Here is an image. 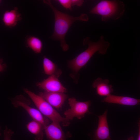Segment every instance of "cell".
I'll return each instance as SVG.
<instances>
[{"label":"cell","mask_w":140,"mask_h":140,"mask_svg":"<svg viewBox=\"0 0 140 140\" xmlns=\"http://www.w3.org/2000/svg\"><path fill=\"white\" fill-rule=\"evenodd\" d=\"M68 103L70 108L64 113L65 118L67 120H72L74 117L79 119L83 118L88 111L91 103L90 101L81 102L77 101L74 97L68 99Z\"/></svg>","instance_id":"5"},{"label":"cell","mask_w":140,"mask_h":140,"mask_svg":"<svg viewBox=\"0 0 140 140\" xmlns=\"http://www.w3.org/2000/svg\"><path fill=\"white\" fill-rule=\"evenodd\" d=\"M28 131L35 136V140H42L43 138V130L44 127L40 123L34 120L29 123L26 125Z\"/></svg>","instance_id":"15"},{"label":"cell","mask_w":140,"mask_h":140,"mask_svg":"<svg viewBox=\"0 0 140 140\" xmlns=\"http://www.w3.org/2000/svg\"><path fill=\"white\" fill-rule=\"evenodd\" d=\"M109 80L106 79H103L98 78L93 82L92 86L95 88L97 94L101 96H108L114 91L113 86L109 85Z\"/></svg>","instance_id":"12"},{"label":"cell","mask_w":140,"mask_h":140,"mask_svg":"<svg viewBox=\"0 0 140 140\" xmlns=\"http://www.w3.org/2000/svg\"><path fill=\"white\" fill-rule=\"evenodd\" d=\"M134 138L133 137L131 136L128 139V140H133Z\"/></svg>","instance_id":"22"},{"label":"cell","mask_w":140,"mask_h":140,"mask_svg":"<svg viewBox=\"0 0 140 140\" xmlns=\"http://www.w3.org/2000/svg\"><path fill=\"white\" fill-rule=\"evenodd\" d=\"M21 19L20 14L18 12L17 8H15L11 10L5 11L2 20L5 26L11 28L15 26Z\"/></svg>","instance_id":"13"},{"label":"cell","mask_w":140,"mask_h":140,"mask_svg":"<svg viewBox=\"0 0 140 140\" xmlns=\"http://www.w3.org/2000/svg\"><path fill=\"white\" fill-rule=\"evenodd\" d=\"M83 44L87 45V48L68 62V67L73 72L71 75L72 78L78 74L79 71L86 64L96 52L102 55L106 54L110 43L106 41L104 37L102 35L99 40L96 42L91 41L89 37H86L83 39Z\"/></svg>","instance_id":"2"},{"label":"cell","mask_w":140,"mask_h":140,"mask_svg":"<svg viewBox=\"0 0 140 140\" xmlns=\"http://www.w3.org/2000/svg\"><path fill=\"white\" fill-rule=\"evenodd\" d=\"M0 2H1V1L0 0Z\"/></svg>","instance_id":"24"},{"label":"cell","mask_w":140,"mask_h":140,"mask_svg":"<svg viewBox=\"0 0 140 140\" xmlns=\"http://www.w3.org/2000/svg\"><path fill=\"white\" fill-rule=\"evenodd\" d=\"M0 130H1V127H0V136H1V132H0Z\"/></svg>","instance_id":"23"},{"label":"cell","mask_w":140,"mask_h":140,"mask_svg":"<svg viewBox=\"0 0 140 140\" xmlns=\"http://www.w3.org/2000/svg\"><path fill=\"white\" fill-rule=\"evenodd\" d=\"M43 2L52 9L54 16V24L53 33L50 38L59 41L63 51H67L69 46L65 40V37L71 25L77 20L87 22L89 20L88 15L82 13L78 17H74L63 13L55 8L50 0H44Z\"/></svg>","instance_id":"1"},{"label":"cell","mask_w":140,"mask_h":140,"mask_svg":"<svg viewBox=\"0 0 140 140\" xmlns=\"http://www.w3.org/2000/svg\"><path fill=\"white\" fill-rule=\"evenodd\" d=\"M36 85L40 88L45 91L49 92H60L64 93L67 89L59 80L58 78L51 75Z\"/></svg>","instance_id":"7"},{"label":"cell","mask_w":140,"mask_h":140,"mask_svg":"<svg viewBox=\"0 0 140 140\" xmlns=\"http://www.w3.org/2000/svg\"><path fill=\"white\" fill-rule=\"evenodd\" d=\"M125 11L123 2L117 0H103L97 3L90 11V13L100 15L102 21L115 20L122 17Z\"/></svg>","instance_id":"3"},{"label":"cell","mask_w":140,"mask_h":140,"mask_svg":"<svg viewBox=\"0 0 140 140\" xmlns=\"http://www.w3.org/2000/svg\"><path fill=\"white\" fill-rule=\"evenodd\" d=\"M140 120L139 121L138 123V134L137 140H140Z\"/></svg>","instance_id":"20"},{"label":"cell","mask_w":140,"mask_h":140,"mask_svg":"<svg viewBox=\"0 0 140 140\" xmlns=\"http://www.w3.org/2000/svg\"><path fill=\"white\" fill-rule=\"evenodd\" d=\"M14 132L6 127L4 131V140H11V138Z\"/></svg>","instance_id":"18"},{"label":"cell","mask_w":140,"mask_h":140,"mask_svg":"<svg viewBox=\"0 0 140 140\" xmlns=\"http://www.w3.org/2000/svg\"><path fill=\"white\" fill-rule=\"evenodd\" d=\"M42 97L52 106L59 109L61 108L67 96L64 93L60 92H49L44 91L39 93Z\"/></svg>","instance_id":"9"},{"label":"cell","mask_w":140,"mask_h":140,"mask_svg":"<svg viewBox=\"0 0 140 140\" xmlns=\"http://www.w3.org/2000/svg\"><path fill=\"white\" fill-rule=\"evenodd\" d=\"M103 102L127 106H135L140 104V100L126 96L110 95L102 100Z\"/></svg>","instance_id":"11"},{"label":"cell","mask_w":140,"mask_h":140,"mask_svg":"<svg viewBox=\"0 0 140 140\" xmlns=\"http://www.w3.org/2000/svg\"><path fill=\"white\" fill-rule=\"evenodd\" d=\"M107 110H106L103 114L98 116V125L95 132L94 140H112L107 120Z\"/></svg>","instance_id":"8"},{"label":"cell","mask_w":140,"mask_h":140,"mask_svg":"<svg viewBox=\"0 0 140 140\" xmlns=\"http://www.w3.org/2000/svg\"><path fill=\"white\" fill-rule=\"evenodd\" d=\"M3 70H4L3 66L0 63V72L3 71Z\"/></svg>","instance_id":"21"},{"label":"cell","mask_w":140,"mask_h":140,"mask_svg":"<svg viewBox=\"0 0 140 140\" xmlns=\"http://www.w3.org/2000/svg\"><path fill=\"white\" fill-rule=\"evenodd\" d=\"M24 91L30 97L40 112L52 122L61 123L63 126H67L70 122L62 117L51 105L42 97L27 89Z\"/></svg>","instance_id":"4"},{"label":"cell","mask_w":140,"mask_h":140,"mask_svg":"<svg viewBox=\"0 0 140 140\" xmlns=\"http://www.w3.org/2000/svg\"><path fill=\"white\" fill-rule=\"evenodd\" d=\"M72 6L76 5L77 6H80L83 4L84 2L82 0H71Z\"/></svg>","instance_id":"19"},{"label":"cell","mask_w":140,"mask_h":140,"mask_svg":"<svg viewBox=\"0 0 140 140\" xmlns=\"http://www.w3.org/2000/svg\"><path fill=\"white\" fill-rule=\"evenodd\" d=\"M26 101L24 100L21 99L20 97H17L13 101V104L16 108L20 107L23 108L33 120L40 123L44 128L48 124L49 121L47 119L44 117L38 110L30 106L29 102Z\"/></svg>","instance_id":"6"},{"label":"cell","mask_w":140,"mask_h":140,"mask_svg":"<svg viewBox=\"0 0 140 140\" xmlns=\"http://www.w3.org/2000/svg\"><path fill=\"white\" fill-rule=\"evenodd\" d=\"M57 1L65 9L72 11L71 0H58Z\"/></svg>","instance_id":"17"},{"label":"cell","mask_w":140,"mask_h":140,"mask_svg":"<svg viewBox=\"0 0 140 140\" xmlns=\"http://www.w3.org/2000/svg\"><path fill=\"white\" fill-rule=\"evenodd\" d=\"M27 46L36 54L40 53L43 47V43L39 38L33 36L28 37L26 39Z\"/></svg>","instance_id":"16"},{"label":"cell","mask_w":140,"mask_h":140,"mask_svg":"<svg viewBox=\"0 0 140 140\" xmlns=\"http://www.w3.org/2000/svg\"><path fill=\"white\" fill-rule=\"evenodd\" d=\"M43 66L44 72L47 75H54L58 78L62 74L61 70L56 65L45 56L43 58Z\"/></svg>","instance_id":"14"},{"label":"cell","mask_w":140,"mask_h":140,"mask_svg":"<svg viewBox=\"0 0 140 140\" xmlns=\"http://www.w3.org/2000/svg\"><path fill=\"white\" fill-rule=\"evenodd\" d=\"M59 123L52 122L45 127L44 129L48 140H66V136Z\"/></svg>","instance_id":"10"}]
</instances>
